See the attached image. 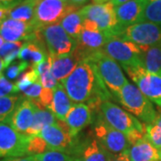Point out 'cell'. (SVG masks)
<instances>
[{"label": "cell", "instance_id": "1", "mask_svg": "<svg viewBox=\"0 0 161 161\" xmlns=\"http://www.w3.org/2000/svg\"><path fill=\"white\" fill-rule=\"evenodd\" d=\"M61 83L72 101L75 103L87 102L92 113L98 114L101 104L111 98V94L96 65L90 60L79 64Z\"/></svg>", "mask_w": 161, "mask_h": 161}, {"label": "cell", "instance_id": "2", "mask_svg": "<svg viewBox=\"0 0 161 161\" xmlns=\"http://www.w3.org/2000/svg\"><path fill=\"white\" fill-rule=\"evenodd\" d=\"M115 98L125 109L137 116L146 125L150 124L157 116V112L152 102L139 90L138 87L127 82Z\"/></svg>", "mask_w": 161, "mask_h": 161}, {"label": "cell", "instance_id": "3", "mask_svg": "<svg viewBox=\"0 0 161 161\" xmlns=\"http://www.w3.org/2000/svg\"><path fill=\"white\" fill-rule=\"evenodd\" d=\"M86 60H90L96 65L104 83L115 96L128 82L119 64L103 50L92 53Z\"/></svg>", "mask_w": 161, "mask_h": 161}, {"label": "cell", "instance_id": "4", "mask_svg": "<svg viewBox=\"0 0 161 161\" xmlns=\"http://www.w3.org/2000/svg\"><path fill=\"white\" fill-rule=\"evenodd\" d=\"M107 55L125 68L143 66L142 47L118 37H110L102 49Z\"/></svg>", "mask_w": 161, "mask_h": 161}, {"label": "cell", "instance_id": "5", "mask_svg": "<svg viewBox=\"0 0 161 161\" xmlns=\"http://www.w3.org/2000/svg\"><path fill=\"white\" fill-rule=\"evenodd\" d=\"M98 115L110 126L125 135L133 131L146 132V125H142L135 116L109 100L101 104Z\"/></svg>", "mask_w": 161, "mask_h": 161}, {"label": "cell", "instance_id": "6", "mask_svg": "<svg viewBox=\"0 0 161 161\" xmlns=\"http://www.w3.org/2000/svg\"><path fill=\"white\" fill-rule=\"evenodd\" d=\"M80 8L63 0H40L35 9L33 24L37 30L59 23L65 15Z\"/></svg>", "mask_w": 161, "mask_h": 161}, {"label": "cell", "instance_id": "7", "mask_svg": "<svg viewBox=\"0 0 161 161\" xmlns=\"http://www.w3.org/2000/svg\"><path fill=\"white\" fill-rule=\"evenodd\" d=\"M80 12L84 20L94 22L100 31L106 32L109 37H118L120 34L115 6L111 2L100 5H87L80 8Z\"/></svg>", "mask_w": 161, "mask_h": 161}, {"label": "cell", "instance_id": "8", "mask_svg": "<svg viewBox=\"0 0 161 161\" xmlns=\"http://www.w3.org/2000/svg\"><path fill=\"white\" fill-rule=\"evenodd\" d=\"M110 37L100 31L98 26L90 20H84L83 29L77 39V45L75 47V53L85 61L92 53L102 50L105 44Z\"/></svg>", "mask_w": 161, "mask_h": 161}, {"label": "cell", "instance_id": "9", "mask_svg": "<svg viewBox=\"0 0 161 161\" xmlns=\"http://www.w3.org/2000/svg\"><path fill=\"white\" fill-rule=\"evenodd\" d=\"M39 136L45 140L51 150L62 151L70 156L73 154L78 142V136L73 137L65 122L61 120L45 127Z\"/></svg>", "mask_w": 161, "mask_h": 161}, {"label": "cell", "instance_id": "10", "mask_svg": "<svg viewBox=\"0 0 161 161\" xmlns=\"http://www.w3.org/2000/svg\"><path fill=\"white\" fill-rule=\"evenodd\" d=\"M94 136L98 143L113 155L125 152L130 149L126 135L110 126L98 115L94 127Z\"/></svg>", "mask_w": 161, "mask_h": 161}, {"label": "cell", "instance_id": "11", "mask_svg": "<svg viewBox=\"0 0 161 161\" xmlns=\"http://www.w3.org/2000/svg\"><path fill=\"white\" fill-rule=\"evenodd\" d=\"M30 137L15 131L7 123H0V158H22L27 154Z\"/></svg>", "mask_w": 161, "mask_h": 161}, {"label": "cell", "instance_id": "12", "mask_svg": "<svg viewBox=\"0 0 161 161\" xmlns=\"http://www.w3.org/2000/svg\"><path fill=\"white\" fill-rule=\"evenodd\" d=\"M118 38L145 47L160 45L161 26L149 22H140L126 27Z\"/></svg>", "mask_w": 161, "mask_h": 161}, {"label": "cell", "instance_id": "13", "mask_svg": "<svg viewBox=\"0 0 161 161\" xmlns=\"http://www.w3.org/2000/svg\"><path fill=\"white\" fill-rule=\"evenodd\" d=\"M48 54L66 56L75 51L77 41L71 38L60 23H56L40 29Z\"/></svg>", "mask_w": 161, "mask_h": 161}, {"label": "cell", "instance_id": "14", "mask_svg": "<svg viewBox=\"0 0 161 161\" xmlns=\"http://www.w3.org/2000/svg\"><path fill=\"white\" fill-rule=\"evenodd\" d=\"M130 78L151 102L161 108V75L150 74L143 66L125 68Z\"/></svg>", "mask_w": 161, "mask_h": 161}, {"label": "cell", "instance_id": "15", "mask_svg": "<svg viewBox=\"0 0 161 161\" xmlns=\"http://www.w3.org/2000/svg\"><path fill=\"white\" fill-rule=\"evenodd\" d=\"M38 31L31 23L20 22L11 18H6L0 24V35L6 42L34 40Z\"/></svg>", "mask_w": 161, "mask_h": 161}, {"label": "cell", "instance_id": "16", "mask_svg": "<svg viewBox=\"0 0 161 161\" xmlns=\"http://www.w3.org/2000/svg\"><path fill=\"white\" fill-rule=\"evenodd\" d=\"M113 154L104 149L96 138H85L78 142L72 154L74 161H109Z\"/></svg>", "mask_w": 161, "mask_h": 161}, {"label": "cell", "instance_id": "17", "mask_svg": "<svg viewBox=\"0 0 161 161\" xmlns=\"http://www.w3.org/2000/svg\"><path fill=\"white\" fill-rule=\"evenodd\" d=\"M35 108V104L30 98H22L8 121V124L15 131L26 135L32 124Z\"/></svg>", "mask_w": 161, "mask_h": 161}, {"label": "cell", "instance_id": "18", "mask_svg": "<svg viewBox=\"0 0 161 161\" xmlns=\"http://www.w3.org/2000/svg\"><path fill=\"white\" fill-rule=\"evenodd\" d=\"M47 61L50 65V72L58 81L66 79L83 62L75 51L66 56H55L48 54Z\"/></svg>", "mask_w": 161, "mask_h": 161}, {"label": "cell", "instance_id": "19", "mask_svg": "<svg viewBox=\"0 0 161 161\" xmlns=\"http://www.w3.org/2000/svg\"><path fill=\"white\" fill-rule=\"evenodd\" d=\"M92 109L87 104L75 103L72 106L64 122L73 137L78 136L85 127L92 124Z\"/></svg>", "mask_w": 161, "mask_h": 161}, {"label": "cell", "instance_id": "20", "mask_svg": "<svg viewBox=\"0 0 161 161\" xmlns=\"http://www.w3.org/2000/svg\"><path fill=\"white\" fill-rule=\"evenodd\" d=\"M146 3L147 0H132L115 7L118 28L121 32L128 26L140 22Z\"/></svg>", "mask_w": 161, "mask_h": 161}, {"label": "cell", "instance_id": "21", "mask_svg": "<svg viewBox=\"0 0 161 161\" xmlns=\"http://www.w3.org/2000/svg\"><path fill=\"white\" fill-rule=\"evenodd\" d=\"M128 153L131 161L161 160L160 150L151 144L147 136L131 145Z\"/></svg>", "mask_w": 161, "mask_h": 161}, {"label": "cell", "instance_id": "22", "mask_svg": "<svg viewBox=\"0 0 161 161\" xmlns=\"http://www.w3.org/2000/svg\"><path fill=\"white\" fill-rule=\"evenodd\" d=\"M73 105V101L69 98L62 83H58V86L54 89V96L49 110L58 120L64 121Z\"/></svg>", "mask_w": 161, "mask_h": 161}, {"label": "cell", "instance_id": "23", "mask_svg": "<svg viewBox=\"0 0 161 161\" xmlns=\"http://www.w3.org/2000/svg\"><path fill=\"white\" fill-rule=\"evenodd\" d=\"M39 1L40 0H15L9 8L8 18L24 23H31Z\"/></svg>", "mask_w": 161, "mask_h": 161}, {"label": "cell", "instance_id": "24", "mask_svg": "<svg viewBox=\"0 0 161 161\" xmlns=\"http://www.w3.org/2000/svg\"><path fill=\"white\" fill-rule=\"evenodd\" d=\"M57 121H58L57 117L50 110L36 107L32 124L26 133V136L31 138L35 135H39L45 127L57 123Z\"/></svg>", "mask_w": 161, "mask_h": 161}, {"label": "cell", "instance_id": "25", "mask_svg": "<svg viewBox=\"0 0 161 161\" xmlns=\"http://www.w3.org/2000/svg\"><path fill=\"white\" fill-rule=\"evenodd\" d=\"M142 49L144 69L150 74L161 75V44L157 46L141 47Z\"/></svg>", "mask_w": 161, "mask_h": 161}, {"label": "cell", "instance_id": "26", "mask_svg": "<svg viewBox=\"0 0 161 161\" xmlns=\"http://www.w3.org/2000/svg\"><path fill=\"white\" fill-rule=\"evenodd\" d=\"M83 22L84 19L79 9L65 15L59 23L71 38L77 40L83 29Z\"/></svg>", "mask_w": 161, "mask_h": 161}, {"label": "cell", "instance_id": "27", "mask_svg": "<svg viewBox=\"0 0 161 161\" xmlns=\"http://www.w3.org/2000/svg\"><path fill=\"white\" fill-rule=\"evenodd\" d=\"M140 22H149L161 26V0H147Z\"/></svg>", "mask_w": 161, "mask_h": 161}, {"label": "cell", "instance_id": "28", "mask_svg": "<svg viewBox=\"0 0 161 161\" xmlns=\"http://www.w3.org/2000/svg\"><path fill=\"white\" fill-rule=\"evenodd\" d=\"M21 97L11 95L0 98V123H7L15 110Z\"/></svg>", "mask_w": 161, "mask_h": 161}, {"label": "cell", "instance_id": "29", "mask_svg": "<svg viewBox=\"0 0 161 161\" xmlns=\"http://www.w3.org/2000/svg\"><path fill=\"white\" fill-rule=\"evenodd\" d=\"M23 41L18 42H6L0 47V57L2 58L5 64V68H7L15 58H18L21 48L23 46Z\"/></svg>", "mask_w": 161, "mask_h": 161}, {"label": "cell", "instance_id": "30", "mask_svg": "<svg viewBox=\"0 0 161 161\" xmlns=\"http://www.w3.org/2000/svg\"><path fill=\"white\" fill-rule=\"evenodd\" d=\"M146 136L153 146L161 149V109L156 118L149 125H146Z\"/></svg>", "mask_w": 161, "mask_h": 161}, {"label": "cell", "instance_id": "31", "mask_svg": "<svg viewBox=\"0 0 161 161\" xmlns=\"http://www.w3.org/2000/svg\"><path fill=\"white\" fill-rule=\"evenodd\" d=\"M40 76L38 74L37 70L33 66H29L26 71H24L23 75L20 76V78L15 82V85L17 87L18 91L23 92L31 85L40 80Z\"/></svg>", "mask_w": 161, "mask_h": 161}, {"label": "cell", "instance_id": "32", "mask_svg": "<svg viewBox=\"0 0 161 161\" xmlns=\"http://www.w3.org/2000/svg\"><path fill=\"white\" fill-rule=\"evenodd\" d=\"M50 150L49 146L47 145L45 140L42 139L39 135H35L31 137L28 142V148H27V154L30 156L38 155L42 154Z\"/></svg>", "mask_w": 161, "mask_h": 161}, {"label": "cell", "instance_id": "33", "mask_svg": "<svg viewBox=\"0 0 161 161\" xmlns=\"http://www.w3.org/2000/svg\"><path fill=\"white\" fill-rule=\"evenodd\" d=\"M31 157L35 161H74L71 156L58 150H48L45 153Z\"/></svg>", "mask_w": 161, "mask_h": 161}, {"label": "cell", "instance_id": "34", "mask_svg": "<svg viewBox=\"0 0 161 161\" xmlns=\"http://www.w3.org/2000/svg\"><path fill=\"white\" fill-rule=\"evenodd\" d=\"M29 66V63H27V62H25V61H21V62H19V63L11 64L6 68V75L9 80H14V79H16L21 74H23L25 70H27V68H28Z\"/></svg>", "mask_w": 161, "mask_h": 161}, {"label": "cell", "instance_id": "35", "mask_svg": "<svg viewBox=\"0 0 161 161\" xmlns=\"http://www.w3.org/2000/svg\"><path fill=\"white\" fill-rule=\"evenodd\" d=\"M18 92L15 83L7 80L3 75L0 76V98L11 96V94L17 93Z\"/></svg>", "mask_w": 161, "mask_h": 161}, {"label": "cell", "instance_id": "36", "mask_svg": "<svg viewBox=\"0 0 161 161\" xmlns=\"http://www.w3.org/2000/svg\"><path fill=\"white\" fill-rule=\"evenodd\" d=\"M41 91H42V85L40 83V80H39L33 83L32 85H31L26 90H24L23 93L25 98H30V99H38L40 98Z\"/></svg>", "mask_w": 161, "mask_h": 161}, {"label": "cell", "instance_id": "37", "mask_svg": "<svg viewBox=\"0 0 161 161\" xmlns=\"http://www.w3.org/2000/svg\"><path fill=\"white\" fill-rule=\"evenodd\" d=\"M40 83L43 88H47V89H55L58 86V80L55 79V77L52 75L51 72L48 71L45 73L44 75H40Z\"/></svg>", "mask_w": 161, "mask_h": 161}, {"label": "cell", "instance_id": "38", "mask_svg": "<svg viewBox=\"0 0 161 161\" xmlns=\"http://www.w3.org/2000/svg\"><path fill=\"white\" fill-rule=\"evenodd\" d=\"M109 161H131L128 150L125 152H123L120 154H116V155H112Z\"/></svg>", "mask_w": 161, "mask_h": 161}, {"label": "cell", "instance_id": "39", "mask_svg": "<svg viewBox=\"0 0 161 161\" xmlns=\"http://www.w3.org/2000/svg\"><path fill=\"white\" fill-rule=\"evenodd\" d=\"M4 161H35L31 156L28 157H22V158H3Z\"/></svg>", "mask_w": 161, "mask_h": 161}, {"label": "cell", "instance_id": "40", "mask_svg": "<svg viewBox=\"0 0 161 161\" xmlns=\"http://www.w3.org/2000/svg\"><path fill=\"white\" fill-rule=\"evenodd\" d=\"M8 14H9V8H0V24L6 18H8Z\"/></svg>", "mask_w": 161, "mask_h": 161}, {"label": "cell", "instance_id": "41", "mask_svg": "<svg viewBox=\"0 0 161 161\" xmlns=\"http://www.w3.org/2000/svg\"><path fill=\"white\" fill-rule=\"evenodd\" d=\"M89 0H68V3L72 6H77L80 8V6L85 5Z\"/></svg>", "mask_w": 161, "mask_h": 161}, {"label": "cell", "instance_id": "42", "mask_svg": "<svg viewBox=\"0 0 161 161\" xmlns=\"http://www.w3.org/2000/svg\"><path fill=\"white\" fill-rule=\"evenodd\" d=\"M129 1H132V0H111L110 2L113 4V6H115V7H117V6H119L122 4H125V3L129 2Z\"/></svg>", "mask_w": 161, "mask_h": 161}, {"label": "cell", "instance_id": "43", "mask_svg": "<svg viewBox=\"0 0 161 161\" xmlns=\"http://www.w3.org/2000/svg\"><path fill=\"white\" fill-rule=\"evenodd\" d=\"M92 4H95V5H100V4H105V3H108L110 2L111 0H91Z\"/></svg>", "mask_w": 161, "mask_h": 161}, {"label": "cell", "instance_id": "44", "mask_svg": "<svg viewBox=\"0 0 161 161\" xmlns=\"http://www.w3.org/2000/svg\"><path fill=\"white\" fill-rule=\"evenodd\" d=\"M14 2H12L10 4H6V3H3V2L0 1V8H10Z\"/></svg>", "mask_w": 161, "mask_h": 161}, {"label": "cell", "instance_id": "45", "mask_svg": "<svg viewBox=\"0 0 161 161\" xmlns=\"http://www.w3.org/2000/svg\"><path fill=\"white\" fill-rule=\"evenodd\" d=\"M5 68V64H4V61H3V59L2 58L0 57V76L3 75L2 74V72H3V69Z\"/></svg>", "mask_w": 161, "mask_h": 161}, {"label": "cell", "instance_id": "46", "mask_svg": "<svg viewBox=\"0 0 161 161\" xmlns=\"http://www.w3.org/2000/svg\"><path fill=\"white\" fill-rule=\"evenodd\" d=\"M5 43H6V40H4V39H3V37H2V36L0 35V47L3 46V45H4Z\"/></svg>", "mask_w": 161, "mask_h": 161}, {"label": "cell", "instance_id": "47", "mask_svg": "<svg viewBox=\"0 0 161 161\" xmlns=\"http://www.w3.org/2000/svg\"><path fill=\"white\" fill-rule=\"evenodd\" d=\"M1 2H3V3H6V4H10L12 2H14V1H15V0H0Z\"/></svg>", "mask_w": 161, "mask_h": 161}, {"label": "cell", "instance_id": "48", "mask_svg": "<svg viewBox=\"0 0 161 161\" xmlns=\"http://www.w3.org/2000/svg\"><path fill=\"white\" fill-rule=\"evenodd\" d=\"M63 1H66V2H68V0H63Z\"/></svg>", "mask_w": 161, "mask_h": 161}, {"label": "cell", "instance_id": "49", "mask_svg": "<svg viewBox=\"0 0 161 161\" xmlns=\"http://www.w3.org/2000/svg\"><path fill=\"white\" fill-rule=\"evenodd\" d=\"M0 161H4V159H0Z\"/></svg>", "mask_w": 161, "mask_h": 161}, {"label": "cell", "instance_id": "50", "mask_svg": "<svg viewBox=\"0 0 161 161\" xmlns=\"http://www.w3.org/2000/svg\"><path fill=\"white\" fill-rule=\"evenodd\" d=\"M160 150V156H161V149H160V150Z\"/></svg>", "mask_w": 161, "mask_h": 161}, {"label": "cell", "instance_id": "51", "mask_svg": "<svg viewBox=\"0 0 161 161\" xmlns=\"http://www.w3.org/2000/svg\"><path fill=\"white\" fill-rule=\"evenodd\" d=\"M156 161H161V160H156Z\"/></svg>", "mask_w": 161, "mask_h": 161}]
</instances>
